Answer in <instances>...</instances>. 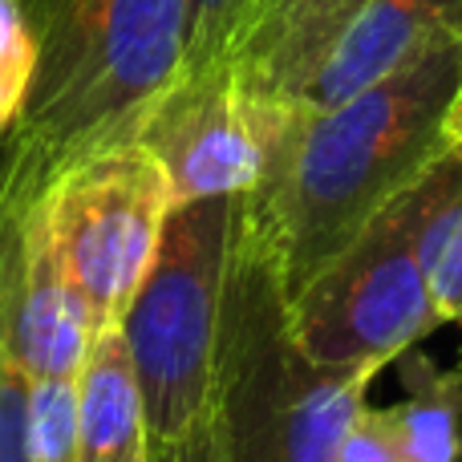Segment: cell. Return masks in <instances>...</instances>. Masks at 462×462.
I'll return each instance as SVG.
<instances>
[{
  "label": "cell",
  "instance_id": "cell-1",
  "mask_svg": "<svg viewBox=\"0 0 462 462\" xmlns=\"http://www.w3.org/2000/svg\"><path fill=\"white\" fill-rule=\"evenodd\" d=\"M462 94V32H439L377 86L292 110L239 224L276 260L288 300L390 199L450 151Z\"/></svg>",
  "mask_w": 462,
  "mask_h": 462
},
{
  "label": "cell",
  "instance_id": "cell-2",
  "mask_svg": "<svg viewBox=\"0 0 462 462\" xmlns=\"http://www.w3.org/2000/svg\"><path fill=\"white\" fill-rule=\"evenodd\" d=\"M37 73L16 118L32 183L65 162L130 143L138 118L183 73L191 0H21Z\"/></svg>",
  "mask_w": 462,
  "mask_h": 462
},
{
  "label": "cell",
  "instance_id": "cell-3",
  "mask_svg": "<svg viewBox=\"0 0 462 462\" xmlns=\"http://www.w3.org/2000/svg\"><path fill=\"white\" fill-rule=\"evenodd\" d=\"M374 377L300 349L276 260L239 224L208 414L219 462H337Z\"/></svg>",
  "mask_w": 462,
  "mask_h": 462
},
{
  "label": "cell",
  "instance_id": "cell-4",
  "mask_svg": "<svg viewBox=\"0 0 462 462\" xmlns=\"http://www.w3.org/2000/svg\"><path fill=\"white\" fill-rule=\"evenodd\" d=\"M458 203L462 146H450L288 300L300 349L320 365L382 374L439 328L430 272Z\"/></svg>",
  "mask_w": 462,
  "mask_h": 462
},
{
  "label": "cell",
  "instance_id": "cell-5",
  "mask_svg": "<svg viewBox=\"0 0 462 462\" xmlns=\"http://www.w3.org/2000/svg\"><path fill=\"white\" fill-rule=\"evenodd\" d=\"M239 195L179 203L118 328L143 390L146 442H179L211 414Z\"/></svg>",
  "mask_w": 462,
  "mask_h": 462
},
{
  "label": "cell",
  "instance_id": "cell-6",
  "mask_svg": "<svg viewBox=\"0 0 462 462\" xmlns=\"http://www.w3.org/2000/svg\"><path fill=\"white\" fill-rule=\"evenodd\" d=\"M171 211L175 195L167 175L138 143H114L65 162L29 199V216L57 272L97 328L122 320L159 252Z\"/></svg>",
  "mask_w": 462,
  "mask_h": 462
},
{
  "label": "cell",
  "instance_id": "cell-7",
  "mask_svg": "<svg viewBox=\"0 0 462 462\" xmlns=\"http://www.w3.org/2000/svg\"><path fill=\"white\" fill-rule=\"evenodd\" d=\"M288 118L292 106L255 97L224 61L179 73L138 118L130 143L154 154L179 208L252 191Z\"/></svg>",
  "mask_w": 462,
  "mask_h": 462
},
{
  "label": "cell",
  "instance_id": "cell-8",
  "mask_svg": "<svg viewBox=\"0 0 462 462\" xmlns=\"http://www.w3.org/2000/svg\"><path fill=\"white\" fill-rule=\"evenodd\" d=\"M369 0H252L227 65L239 86L276 106H292L328 49Z\"/></svg>",
  "mask_w": 462,
  "mask_h": 462
},
{
  "label": "cell",
  "instance_id": "cell-9",
  "mask_svg": "<svg viewBox=\"0 0 462 462\" xmlns=\"http://www.w3.org/2000/svg\"><path fill=\"white\" fill-rule=\"evenodd\" d=\"M439 32H462V0H369L300 89L296 110H328L377 86Z\"/></svg>",
  "mask_w": 462,
  "mask_h": 462
},
{
  "label": "cell",
  "instance_id": "cell-10",
  "mask_svg": "<svg viewBox=\"0 0 462 462\" xmlns=\"http://www.w3.org/2000/svg\"><path fill=\"white\" fill-rule=\"evenodd\" d=\"M146 458V414L126 337L118 325L94 333L78 374V462Z\"/></svg>",
  "mask_w": 462,
  "mask_h": 462
},
{
  "label": "cell",
  "instance_id": "cell-11",
  "mask_svg": "<svg viewBox=\"0 0 462 462\" xmlns=\"http://www.w3.org/2000/svg\"><path fill=\"white\" fill-rule=\"evenodd\" d=\"M406 365V398L385 406L402 462H462V382L422 357Z\"/></svg>",
  "mask_w": 462,
  "mask_h": 462
},
{
  "label": "cell",
  "instance_id": "cell-12",
  "mask_svg": "<svg viewBox=\"0 0 462 462\" xmlns=\"http://www.w3.org/2000/svg\"><path fill=\"white\" fill-rule=\"evenodd\" d=\"M37 73V37L21 0H0V134L16 126Z\"/></svg>",
  "mask_w": 462,
  "mask_h": 462
},
{
  "label": "cell",
  "instance_id": "cell-13",
  "mask_svg": "<svg viewBox=\"0 0 462 462\" xmlns=\"http://www.w3.org/2000/svg\"><path fill=\"white\" fill-rule=\"evenodd\" d=\"M29 434L37 462H78V377L29 382Z\"/></svg>",
  "mask_w": 462,
  "mask_h": 462
},
{
  "label": "cell",
  "instance_id": "cell-14",
  "mask_svg": "<svg viewBox=\"0 0 462 462\" xmlns=\"http://www.w3.org/2000/svg\"><path fill=\"white\" fill-rule=\"evenodd\" d=\"M252 0H191V24H187V61L183 69H208L224 65L231 53L239 24H244Z\"/></svg>",
  "mask_w": 462,
  "mask_h": 462
},
{
  "label": "cell",
  "instance_id": "cell-15",
  "mask_svg": "<svg viewBox=\"0 0 462 462\" xmlns=\"http://www.w3.org/2000/svg\"><path fill=\"white\" fill-rule=\"evenodd\" d=\"M0 462H37L29 434V382L0 345Z\"/></svg>",
  "mask_w": 462,
  "mask_h": 462
},
{
  "label": "cell",
  "instance_id": "cell-16",
  "mask_svg": "<svg viewBox=\"0 0 462 462\" xmlns=\"http://www.w3.org/2000/svg\"><path fill=\"white\" fill-rule=\"evenodd\" d=\"M337 462H402L398 442H393V430H390V418H385V406L361 402V410L353 414L341 447H337Z\"/></svg>",
  "mask_w": 462,
  "mask_h": 462
},
{
  "label": "cell",
  "instance_id": "cell-17",
  "mask_svg": "<svg viewBox=\"0 0 462 462\" xmlns=\"http://www.w3.org/2000/svg\"><path fill=\"white\" fill-rule=\"evenodd\" d=\"M430 292H434V312H439L442 325H450V320L462 325V203L439 244V260H434V272H430Z\"/></svg>",
  "mask_w": 462,
  "mask_h": 462
},
{
  "label": "cell",
  "instance_id": "cell-18",
  "mask_svg": "<svg viewBox=\"0 0 462 462\" xmlns=\"http://www.w3.org/2000/svg\"><path fill=\"white\" fill-rule=\"evenodd\" d=\"M146 462H219L211 422H203L179 442H146Z\"/></svg>",
  "mask_w": 462,
  "mask_h": 462
},
{
  "label": "cell",
  "instance_id": "cell-19",
  "mask_svg": "<svg viewBox=\"0 0 462 462\" xmlns=\"http://www.w3.org/2000/svg\"><path fill=\"white\" fill-rule=\"evenodd\" d=\"M21 175L24 167H21V151H16V134L8 130V134H0V208L13 195V187L21 183Z\"/></svg>",
  "mask_w": 462,
  "mask_h": 462
},
{
  "label": "cell",
  "instance_id": "cell-20",
  "mask_svg": "<svg viewBox=\"0 0 462 462\" xmlns=\"http://www.w3.org/2000/svg\"><path fill=\"white\" fill-rule=\"evenodd\" d=\"M450 143L462 146V94H458V106H455V118H450Z\"/></svg>",
  "mask_w": 462,
  "mask_h": 462
},
{
  "label": "cell",
  "instance_id": "cell-21",
  "mask_svg": "<svg viewBox=\"0 0 462 462\" xmlns=\"http://www.w3.org/2000/svg\"><path fill=\"white\" fill-rule=\"evenodd\" d=\"M450 374H455V377H458V382H462V349H458V357H455V365H450Z\"/></svg>",
  "mask_w": 462,
  "mask_h": 462
},
{
  "label": "cell",
  "instance_id": "cell-22",
  "mask_svg": "<svg viewBox=\"0 0 462 462\" xmlns=\"http://www.w3.org/2000/svg\"><path fill=\"white\" fill-rule=\"evenodd\" d=\"M138 462H146V458H138Z\"/></svg>",
  "mask_w": 462,
  "mask_h": 462
}]
</instances>
